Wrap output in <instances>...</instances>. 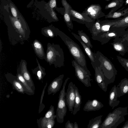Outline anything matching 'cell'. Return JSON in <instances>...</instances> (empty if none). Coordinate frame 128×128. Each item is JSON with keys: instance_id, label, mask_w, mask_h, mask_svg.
<instances>
[{"instance_id": "1", "label": "cell", "mask_w": 128, "mask_h": 128, "mask_svg": "<svg viewBox=\"0 0 128 128\" xmlns=\"http://www.w3.org/2000/svg\"><path fill=\"white\" fill-rule=\"evenodd\" d=\"M5 22L7 26L8 40L11 44H23L28 40L30 31L26 22H22L9 15L8 18L5 20Z\"/></svg>"}, {"instance_id": "2", "label": "cell", "mask_w": 128, "mask_h": 128, "mask_svg": "<svg viewBox=\"0 0 128 128\" xmlns=\"http://www.w3.org/2000/svg\"><path fill=\"white\" fill-rule=\"evenodd\" d=\"M58 36L67 46L74 60L83 67L88 69L85 56L78 45L60 30L58 32Z\"/></svg>"}, {"instance_id": "3", "label": "cell", "mask_w": 128, "mask_h": 128, "mask_svg": "<svg viewBox=\"0 0 128 128\" xmlns=\"http://www.w3.org/2000/svg\"><path fill=\"white\" fill-rule=\"evenodd\" d=\"M128 107H118L109 112L102 122L100 128H116L125 121L124 116L128 115Z\"/></svg>"}, {"instance_id": "4", "label": "cell", "mask_w": 128, "mask_h": 128, "mask_svg": "<svg viewBox=\"0 0 128 128\" xmlns=\"http://www.w3.org/2000/svg\"><path fill=\"white\" fill-rule=\"evenodd\" d=\"M46 54V61L50 66L54 64L56 68L64 66V52L59 45L48 43Z\"/></svg>"}, {"instance_id": "5", "label": "cell", "mask_w": 128, "mask_h": 128, "mask_svg": "<svg viewBox=\"0 0 128 128\" xmlns=\"http://www.w3.org/2000/svg\"><path fill=\"white\" fill-rule=\"evenodd\" d=\"M100 62V66L104 74L105 85L107 87L108 84L114 82L117 71L111 61L100 51L96 52Z\"/></svg>"}, {"instance_id": "6", "label": "cell", "mask_w": 128, "mask_h": 128, "mask_svg": "<svg viewBox=\"0 0 128 128\" xmlns=\"http://www.w3.org/2000/svg\"><path fill=\"white\" fill-rule=\"evenodd\" d=\"M70 78L68 77L65 80L59 96L56 110V118L57 122L60 123L64 122V118L67 112L65 95V88L66 84Z\"/></svg>"}, {"instance_id": "7", "label": "cell", "mask_w": 128, "mask_h": 128, "mask_svg": "<svg viewBox=\"0 0 128 128\" xmlns=\"http://www.w3.org/2000/svg\"><path fill=\"white\" fill-rule=\"evenodd\" d=\"M72 66L74 68L75 75L78 80L86 87H90L91 82L92 80L90 78L91 74L90 71L81 66L75 60L72 61Z\"/></svg>"}, {"instance_id": "8", "label": "cell", "mask_w": 128, "mask_h": 128, "mask_svg": "<svg viewBox=\"0 0 128 128\" xmlns=\"http://www.w3.org/2000/svg\"><path fill=\"white\" fill-rule=\"evenodd\" d=\"M69 13L72 20L85 24L89 30L96 21L91 19L85 14L80 12L74 10L72 7L69 9Z\"/></svg>"}, {"instance_id": "9", "label": "cell", "mask_w": 128, "mask_h": 128, "mask_svg": "<svg viewBox=\"0 0 128 128\" xmlns=\"http://www.w3.org/2000/svg\"><path fill=\"white\" fill-rule=\"evenodd\" d=\"M116 28L115 29H110L106 32L102 34L99 37L97 40L100 42L102 45L107 43L111 39L120 38L127 34L124 30Z\"/></svg>"}, {"instance_id": "10", "label": "cell", "mask_w": 128, "mask_h": 128, "mask_svg": "<svg viewBox=\"0 0 128 128\" xmlns=\"http://www.w3.org/2000/svg\"><path fill=\"white\" fill-rule=\"evenodd\" d=\"M72 34L78 40L82 46L84 52L87 55L91 61V64L94 69L96 67L100 66V62L97 54L93 52L91 48L88 46L82 40L79 36L74 33L71 32Z\"/></svg>"}, {"instance_id": "11", "label": "cell", "mask_w": 128, "mask_h": 128, "mask_svg": "<svg viewBox=\"0 0 128 128\" xmlns=\"http://www.w3.org/2000/svg\"><path fill=\"white\" fill-rule=\"evenodd\" d=\"M92 20H96L105 16L102 11V8L99 4H92L86 8L82 12Z\"/></svg>"}, {"instance_id": "12", "label": "cell", "mask_w": 128, "mask_h": 128, "mask_svg": "<svg viewBox=\"0 0 128 128\" xmlns=\"http://www.w3.org/2000/svg\"><path fill=\"white\" fill-rule=\"evenodd\" d=\"M75 85L71 82L68 84L66 92H65L66 105L69 111L72 114L76 96L75 88Z\"/></svg>"}, {"instance_id": "13", "label": "cell", "mask_w": 128, "mask_h": 128, "mask_svg": "<svg viewBox=\"0 0 128 128\" xmlns=\"http://www.w3.org/2000/svg\"><path fill=\"white\" fill-rule=\"evenodd\" d=\"M26 62L24 60H21L17 72L20 73L26 81L34 91L35 86L31 75L27 68Z\"/></svg>"}, {"instance_id": "14", "label": "cell", "mask_w": 128, "mask_h": 128, "mask_svg": "<svg viewBox=\"0 0 128 128\" xmlns=\"http://www.w3.org/2000/svg\"><path fill=\"white\" fill-rule=\"evenodd\" d=\"M111 43L114 49L119 54L124 56L128 51V42L126 40L122 41L120 38L114 39Z\"/></svg>"}, {"instance_id": "15", "label": "cell", "mask_w": 128, "mask_h": 128, "mask_svg": "<svg viewBox=\"0 0 128 128\" xmlns=\"http://www.w3.org/2000/svg\"><path fill=\"white\" fill-rule=\"evenodd\" d=\"M64 76V74H61L51 82L48 87V94H52L54 95L60 90L62 84Z\"/></svg>"}, {"instance_id": "16", "label": "cell", "mask_w": 128, "mask_h": 128, "mask_svg": "<svg viewBox=\"0 0 128 128\" xmlns=\"http://www.w3.org/2000/svg\"><path fill=\"white\" fill-rule=\"evenodd\" d=\"M95 71L94 78L98 86L104 92H106L107 87L106 86L104 82V74L100 66L96 67Z\"/></svg>"}, {"instance_id": "17", "label": "cell", "mask_w": 128, "mask_h": 128, "mask_svg": "<svg viewBox=\"0 0 128 128\" xmlns=\"http://www.w3.org/2000/svg\"><path fill=\"white\" fill-rule=\"evenodd\" d=\"M62 6L64 8V21L67 27L70 29H73V25L70 17L69 9L72 6L68 3L66 0H61Z\"/></svg>"}, {"instance_id": "18", "label": "cell", "mask_w": 128, "mask_h": 128, "mask_svg": "<svg viewBox=\"0 0 128 128\" xmlns=\"http://www.w3.org/2000/svg\"><path fill=\"white\" fill-rule=\"evenodd\" d=\"M104 106L103 104L96 99L88 100L85 104L83 110L86 112L98 110Z\"/></svg>"}, {"instance_id": "19", "label": "cell", "mask_w": 128, "mask_h": 128, "mask_svg": "<svg viewBox=\"0 0 128 128\" xmlns=\"http://www.w3.org/2000/svg\"><path fill=\"white\" fill-rule=\"evenodd\" d=\"M122 18H119L112 20H104L100 21V32L97 36L95 40H97L100 36L103 33L108 31L113 26L117 23Z\"/></svg>"}, {"instance_id": "20", "label": "cell", "mask_w": 128, "mask_h": 128, "mask_svg": "<svg viewBox=\"0 0 128 128\" xmlns=\"http://www.w3.org/2000/svg\"><path fill=\"white\" fill-rule=\"evenodd\" d=\"M32 46L36 55L40 59L44 60L46 61V54L42 43L37 40H35Z\"/></svg>"}, {"instance_id": "21", "label": "cell", "mask_w": 128, "mask_h": 128, "mask_svg": "<svg viewBox=\"0 0 128 128\" xmlns=\"http://www.w3.org/2000/svg\"><path fill=\"white\" fill-rule=\"evenodd\" d=\"M59 30L58 28L51 24L48 26L42 28L41 33L43 35L46 37L53 38L58 36Z\"/></svg>"}, {"instance_id": "22", "label": "cell", "mask_w": 128, "mask_h": 128, "mask_svg": "<svg viewBox=\"0 0 128 128\" xmlns=\"http://www.w3.org/2000/svg\"><path fill=\"white\" fill-rule=\"evenodd\" d=\"M118 98L116 86L114 85L112 87L109 95L108 104L112 109L118 106L120 102V101L118 100Z\"/></svg>"}, {"instance_id": "23", "label": "cell", "mask_w": 128, "mask_h": 128, "mask_svg": "<svg viewBox=\"0 0 128 128\" xmlns=\"http://www.w3.org/2000/svg\"><path fill=\"white\" fill-rule=\"evenodd\" d=\"M123 7L118 11H115L112 9L109 13L105 15V18H116L121 17H125L128 16V8H124Z\"/></svg>"}, {"instance_id": "24", "label": "cell", "mask_w": 128, "mask_h": 128, "mask_svg": "<svg viewBox=\"0 0 128 128\" xmlns=\"http://www.w3.org/2000/svg\"><path fill=\"white\" fill-rule=\"evenodd\" d=\"M116 89L118 98L128 93V79L125 78L122 80Z\"/></svg>"}, {"instance_id": "25", "label": "cell", "mask_w": 128, "mask_h": 128, "mask_svg": "<svg viewBox=\"0 0 128 128\" xmlns=\"http://www.w3.org/2000/svg\"><path fill=\"white\" fill-rule=\"evenodd\" d=\"M7 1L12 16L22 22H26L24 18L13 2L11 0Z\"/></svg>"}, {"instance_id": "26", "label": "cell", "mask_w": 128, "mask_h": 128, "mask_svg": "<svg viewBox=\"0 0 128 128\" xmlns=\"http://www.w3.org/2000/svg\"><path fill=\"white\" fill-rule=\"evenodd\" d=\"M16 76L17 80L22 84L25 93L29 95H33L34 94V91L28 85L22 75L20 73L17 72Z\"/></svg>"}, {"instance_id": "27", "label": "cell", "mask_w": 128, "mask_h": 128, "mask_svg": "<svg viewBox=\"0 0 128 128\" xmlns=\"http://www.w3.org/2000/svg\"><path fill=\"white\" fill-rule=\"evenodd\" d=\"M36 60L38 66L34 69H32V71L33 73L36 76L38 79L41 80L43 79L46 75L45 68L40 65L36 58Z\"/></svg>"}, {"instance_id": "28", "label": "cell", "mask_w": 128, "mask_h": 128, "mask_svg": "<svg viewBox=\"0 0 128 128\" xmlns=\"http://www.w3.org/2000/svg\"><path fill=\"white\" fill-rule=\"evenodd\" d=\"M76 96L72 114L75 115L80 110L82 104V97L77 87L75 88Z\"/></svg>"}, {"instance_id": "29", "label": "cell", "mask_w": 128, "mask_h": 128, "mask_svg": "<svg viewBox=\"0 0 128 128\" xmlns=\"http://www.w3.org/2000/svg\"><path fill=\"white\" fill-rule=\"evenodd\" d=\"M100 20H97L89 30L92 34V38L94 40H95L97 36L100 32Z\"/></svg>"}, {"instance_id": "30", "label": "cell", "mask_w": 128, "mask_h": 128, "mask_svg": "<svg viewBox=\"0 0 128 128\" xmlns=\"http://www.w3.org/2000/svg\"><path fill=\"white\" fill-rule=\"evenodd\" d=\"M102 115L96 116L92 118L89 120V123L87 125L88 128H100Z\"/></svg>"}, {"instance_id": "31", "label": "cell", "mask_w": 128, "mask_h": 128, "mask_svg": "<svg viewBox=\"0 0 128 128\" xmlns=\"http://www.w3.org/2000/svg\"><path fill=\"white\" fill-rule=\"evenodd\" d=\"M124 2V0H113L105 6L104 9L114 8L117 10L122 6Z\"/></svg>"}, {"instance_id": "32", "label": "cell", "mask_w": 128, "mask_h": 128, "mask_svg": "<svg viewBox=\"0 0 128 128\" xmlns=\"http://www.w3.org/2000/svg\"><path fill=\"white\" fill-rule=\"evenodd\" d=\"M78 34L79 35L82 41L88 46L91 48H92V45L90 38L86 33L83 32V30H78Z\"/></svg>"}, {"instance_id": "33", "label": "cell", "mask_w": 128, "mask_h": 128, "mask_svg": "<svg viewBox=\"0 0 128 128\" xmlns=\"http://www.w3.org/2000/svg\"><path fill=\"white\" fill-rule=\"evenodd\" d=\"M12 84L13 88L18 92L23 94L25 93L22 84L17 79L14 80Z\"/></svg>"}, {"instance_id": "34", "label": "cell", "mask_w": 128, "mask_h": 128, "mask_svg": "<svg viewBox=\"0 0 128 128\" xmlns=\"http://www.w3.org/2000/svg\"><path fill=\"white\" fill-rule=\"evenodd\" d=\"M128 26V16L123 18L111 28L124 27Z\"/></svg>"}, {"instance_id": "35", "label": "cell", "mask_w": 128, "mask_h": 128, "mask_svg": "<svg viewBox=\"0 0 128 128\" xmlns=\"http://www.w3.org/2000/svg\"><path fill=\"white\" fill-rule=\"evenodd\" d=\"M117 59L122 66L128 72V59L117 56Z\"/></svg>"}, {"instance_id": "36", "label": "cell", "mask_w": 128, "mask_h": 128, "mask_svg": "<svg viewBox=\"0 0 128 128\" xmlns=\"http://www.w3.org/2000/svg\"><path fill=\"white\" fill-rule=\"evenodd\" d=\"M54 115V106L51 105L49 110L46 114L45 118H49Z\"/></svg>"}, {"instance_id": "37", "label": "cell", "mask_w": 128, "mask_h": 128, "mask_svg": "<svg viewBox=\"0 0 128 128\" xmlns=\"http://www.w3.org/2000/svg\"><path fill=\"white\" fill-rule=\"evenodd\" d=\"M5 76L7 80L12 84L14 80L17 79L16 76H14L10 73H8L6 74Z\"/></svg>"}, {"instance_id": "38", "label": "cell", "mask_w": 128, "mask_h": 128, "mask_svg": "<svg viewBox=\"0 0 128 128\" xmlns=\"http://www.w3.org/2000/svg\"><path fill=\"white\" fill-rule=\"evenodd\" d=\"M56 1L57 0H50L47 4L50 8L54 10L57 7Z\"/></svg>"}, {"instance_id": "39", "label": "cell", "mask_w": 128, "mask_h": 128, "mask_svg": "<svg viewBox=\"0 0 128 128\" xmlns=\"http://www.w3.org/2000/svg\"><path fill=\"white\" fill-rule=\"evenodd\" d=\"M74 124L71 122L69 120H68L65 124V128H74Z\"/></svg>"}, {"instance_id": "40", "label": "cell", "mask_w": 128, "mask_h": 128, "mask_svg": "<svg viewBox=\"0 0 128 128\" xmlns=\"http://www.w3.org/2000/svg\"><path fill=\"white\" fill-rule=\"evenodd\" d=\"M120 39L122 41L126 40L128 42V33L122 36L120 38Z\"/></svg>"}, {"instance_id": "41", "label": "cell", "mask_w": 128, "mask_h": 128, "mask_svg": "<svg viewBox=\"0 0 128 128\" xmlns=\"http://www.w3.org/2000/svg\"><path fill=\"white\" fill-rule=\"evenodd\" d=\"M122 128H128V120L126 121L124 125L122 127Z\"/></svg>"}, {"instance_id": "42", "label": "cell", "mask_w": 128, "mask_h": 128, "mask_svg": "<svg viewBox=\"0 0 128 128\" xmlns=\"http://www.w3.org/2000/svg\"><path fill=\"white\" fill-rule=\"evenodd\" d=\"M79 127L77 124V123L76 122H74V128H78Z\"/></svg>"}, {"instance_id": "43", "label": "cell", "mask_w": 128, "mask_h": 128, "mask_svg": "<svg viewBox=\"0 0 128 128\" xmlns=\"http://www.w3.org/2000/svg\"><path fill=\"white\" fill-rule=\"evenodd\" d=\"M124 2L125 5H128V0H125Z\"/></svg>"}, {"instance_id": "44", "label": "cell", "mask_w": 128, "mask_h": 128, "mask_svg": "<svg viewBox=\"0 0 128 128\" xmlns=\"http://www.w3.org/2000/svg\"><path fill=\"white\" fill-rule=\"evenodd\" d=\"M106 0L107 1H108L111 0Z\"/></svg>"}, {"instance_id": "45", "label": "cell", "mask_w": 128, "mask_h": 128, "mask_svg": "<svg viewBox=\"0 0 128 128\" xmlns=\"http://www.w3.org/2000/svg\"></svg>"}]
</instances>
